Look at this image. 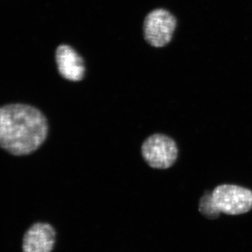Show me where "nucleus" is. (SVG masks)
Here are the masks:
<instances>
[{"instance_id":"nucleus-6","label":"nucleus","mask_w":252,"mask_h":252,"mask_svg":"<svg viewBox=\"0 0 252 252\" xmlns=\"http://www.w3.org/2000/svg\"><path fill=\"white\" fill-rule=\"evenodd\" d=\"M56 63L60 74L64 79L72 81L82 80L85 74L84 60L67 45L58 47L56 53Z\"/></svg>"},{"instance_id":"nucleus-4","label":"nucleus","mask_w":252,"mask_h":252,"mask_svg":"<svg viewBox=\"0 0 252 252\" xmlns=\"http://www.w3.org/2000/svg\"><path fill=\"white\" fill-rule=\"evenodd\" d=\"M176 26L177 19L171 13L165 9L154 10L144 20V38L150 45L162 47L172 40Z\"/></svg>"},{"instance_id":"nucleus-5","label":"nucleus","mask_w":252,"mask_h":252,"mask_svg":"<svg viewBox=\"0 0 252 252\" xmlns=\"http://www.w3.org/2000/svg\"><path fill=\"white\" fill-rule=\"evenodd\" d=\"M56 241V231L52 225L36 222L23 237V252H52Z\"/></svg>"},{"instance_id":"nucleus-1","label":"nucleus","mask_w":252,"mask_h":252,"mask_svg":"<svg viewBox=\"0 0 252 252\" xmlns=\"http://www.w3.org/2000/svg\"><path fill=\"white\" fill-rule=\"evenodd\" d=\"M48 132L47 119L36 107L10 104L0 109V145L12 155L35 152L46 140Z\"/></svg>"},{"instance_id":"nucleus-2","label":"nucleus","mask_w":252,"mask_h":252,"mask_svg":"<svg viewBox=\"0 0 252 252\" xmlns=\"http://www.w3.org/2000/svg\"><path fill=\"white\" fill-rule=\"evenodd\" d=\"M252 209V191L250 189L234 185L218 186L211 193L200 199L198 210L210 220L217 219L220 213L237 216Z\"/></svg>"},{"instance_id":"nucleus-3","label":"nucleus","mask_w":252,"mask_h":252,"mask_svg":"<svg viewBox=\"0 0 252 252\" xmlns=\"http://www.w3.org/2000/svg\"><path fill=\"white\" fill-rule=\"evenodd\" d=\"M142 155L152 168L167 169L178 157V147L171 137L162 134L149 136L142 145Z\"/></svg>"}]
</instances>
